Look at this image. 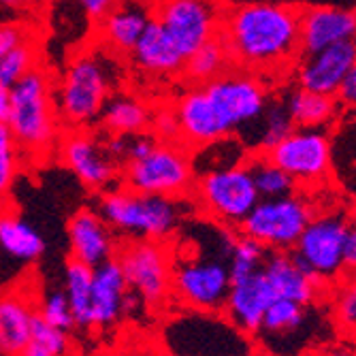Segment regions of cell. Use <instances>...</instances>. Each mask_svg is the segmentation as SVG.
Wrapping results in <instances>:
<instances>
[{"label":"cell","instance_id":"7bdbcfd3","mask_svg":"<svg viewBox=\"0 0 356 356\" xmlns=\"http://www.w3.org/2000/svg\"><path fill=\"white\" fill-rule=\"evenodd\" d=\"M335 99H337L339 107H346L348 111L356 113V67L348 73V77L341 83Z\"/></svg>","mask_w":356,"mask_h":356},{"label":"cell","instance_id":"60d3db41","mask_svg":"<svg viewBox=\"0 0 356 356\" xmlns=\"http://www.w3.org/2000/svg\"><path fill=\"white\" fill-rule=\"evenodd\" d=\"M346 277H356V213L348 218L343 239V280Z\"/></svg>","mask_w":356,"mask_h":356},{"label":"cell","instance_id":"4dcf8cb0","mask_svg":"<svg viewBox=\"0 0 356 356\" xmlns=\"http://www.w3.org/2000/svg\"><path fill=\"white\" fill-rule=\"evenodd\" d=\"M245 165L254 179L261 199H280L297 192V184L282 167H277L265 152H256L245 158Z\"/></svg>","mask_w":356,"mask_h":356},{"label":"cell","instance_id":"4fadbf2b","mask_svg":"<svg viewBox=\"0 0 356 356\" xmlns=\"http://www.w3.org/2000/svg\"><path fill=\"white\" fill-rule=\"evenodd\" d=\"M194 192L201 209L226 229H239L248 213L261 201L245 160L239 165L201 173Z\"/></svg>","mask_w":356,"mask_h":356},{"label":"cell","instance_id":"f35d334b","mask_svg":"<svg viewBox=\"0 0 356 356\" xmlns=\"http://www.w3.org/2000/svg\"><path fill=\"white\" fill-rule=\"evenodd\" d=\"M149 133L158 141H177L179 139V120L175 107H160L152 111Z\"/></svg>","mask_w":356,"mask_h":356},{"label":"cell","instance_id":"f1b7e54d","mask_svg":"<svg viewBox=\"0 0 356 356\" xmlns=\"http://www.w3.org/2000/svg\"><path fill=\"white\" fill-rule=\"evenodd\" d=\"M92 275L94 269L69 258L64 265V295L69 299L73 318H75V329L88 331L90 329V312H92Z\"/></svg>","mask_w":356,"mask_h":356},{"label":"cell","instance_id":"f6af8a7d","mask_svg":"<svg viewBox=\"0 0 356 356\" xmlns=\"http://www.w3.org/2000/svg\"><path fill=\"white\" fill-rule=\"evenodd\" d=\"M316 356H356V350L350 346H331L316 352Z\"/></svg>","mask_w":356,"mask_h":356},{"label":"cell","instance_id":"ba28073f","mask_svg":"<svg viewBox=\"0 0 356 356\" xmlns=\"http://www.w3.org/2000/svg\"><path fill=\"white\" fill-rule=\"evenodd\" d=\"M224 314L188 309L165 327V350L175 356H256L250 341Z\"/></svg>","mask_w":356,"mask_h":356},{"label":"cell","instance_id":"d590c367","mask_svg":"<svg viewBox=\"0 0 356 356\" xmlns=\"http://www.w3.org/2000/svg\"><path fill=\"white\" fill-rule=\"evenodd\" d=\"M37 307H39L37 314L47 322V325L58 327L62 331H69V333L75 331V318H73L69 299H67V295H64L62 288L47 290Z\"/></svg>","mask_w":356,"mask_h":356},{"label":"cell","instance_id":"6da1fadb","mask_svg":"<svg viewBox=\"0 0 356 356\" xmlns=\"http://www.w3.org/2000/svg\"><path fill=\"white\" fill-rule=\"evenodd\" d=\"M269 101V88L256 73L229 69L177 99L179 139L192 147H205L226 137H241L263 115Z\"/></svg>","mask_w":356,"mask_h":356},{"label":"cell","instance_id":"ffe728a7","mask_svg":"<svg viewBox=\"0 0 356 356\" xmlns=\"http://www.w3.org/2000/svg\"><path fill=\"white\" fill-rule=\"evenodd\" d=\"M346 41H356V11L329 5L301 9V54Z\"/></svg>","mask_w":356,"mask_h":356},{"label":"cell","instance_id":"7a4b0ae2","mask_svg":"<svg viewBox=\"0 0 356 356\" xmlns=\"http://www.w3.org/2000/svg\"><path fill=\"white\" fill-rule=\"evenodd\" d=\"M220 37L243 71H282L301 56V9L267 0L239 5L222 19Z\"/></svg>","mask_w":356,"mask_h":356},{"label":"cell","instance_id":"74e56055","mask_svg":"<svg viewBox=\"0 0 356 356\" xmlns=\"http://www.w3.org/2000/svg\"><path fill=\"white\" fill-rule=\"evenodd\" d=\"M19 158L22 154L17 149L13 135L9 133L7 124H0V201H5L17 177Z\"/></svg>","mask_w":356,"mask_h":356},{"label":"cell","instance_id":"44dd1931","mask_svg":"<svg viewBox=\"0 0 356 356\" xmlns=\"http://www.w3.org/2000/svg\"><path fill=\"white\" fill-rule=\"evenodd\" d=\"M152 19L154 7L145 0H120L99 22V37L103 47L118 56H131Z\"/></svg>","mask_w":356,"mask_h":356},{"label":"cell","instance_id":"ee69618b","mask_svg":"<svg viewBox=\"0 0 356 356\" xmlns=\"http://www.w3.org/2000/svg\"><path fill=\"white\" fill-rule=\"evenodd\" d=\"M13 107V92L9 86H0V124H7Z\"/></svg>","mask_w":356,"mask_h":356},{"label":"cell","instance_id":"8fae6325","mask_svg":"<svg viewBox=\"0 0 356 356\" xmlns=\"http://www.w3.org/2000/svg\"><path fill=\"white\" fill-rule=\"evenodd\" d=\"M122 179L128 190L181 199L194 184V160L175 141H158L147 156L124 165Z\"/></svg>","mask_w":356,"mask_h":356},{"label":"cell","instance_id":"cb8c5ba5","mask_svg":"<svg viewBox=\"0 0 356 356\" xmlns=\"http://www.w3.org/2000/svg\"><path fill=\"white\" fill-rule=\"evenodd\" d=\"M126 293H128V284L115 258L94 267L90 329L105 331L115 327V322L122 318V303Z\"/></svg>","mask_w":356,"mask_h":356},{"label":"cell","instance_id":"7dc6e473","mask_svg":"<svg viewBox=\"0 0 356 356\" xmlns=\"http://www.w3.org/2000/svg\"><path fill=\"white\" fill-rule=\"evenodd\" d=\"M149 356H175V354H173V352H169V350H165V348H163V350H156V352H152V354H149Z\"/></svg>","mask_w":356,"mask_h":356},{"label":"cell","instance_id":"30bf717a","mask_svg":"<svg viewBox=\"0 0 356 356\" xmlns=\"http://www.w3.org/2000/svg\"><path fill=\"white\" fill-rule=\"evenodd\" d=\"M314 213L309 199L299 192L280 199H261L241 222L239 233L269 252H293Z\"/></svg>","mask_w":356,"mask_h":356},{"label":"cell","instance_id":"603a6c76","mask_svg":"<svg viewBox=\"0 0 356 356\" xmlns=\"http://www.w3.org/2000/svg\"><path fill=\"white\" fill-rule=\"evenodd\" d=\"M131 60L141 73L156 79H167L181 73L186 64L184 54L156 19H152L145 28L139 43L131 51Z\"/></svg>","mask_w":356,"mask_h":356},{"label":"cell","instance_id":"f546056e","mask_svg":"<svg viewBox=\"0 0 356 356\" xmlns=\"http://www.w3.org/2000/svg\"><path fill=\"white\" fill-rule=\"evenodd\" d=\"M231 62V54L226 49L222 37H216L203 47H199L192 56H188L181 73L192 86H203L229 71Z\"/></svg>","mask_w":356,"mask_h":356},{"label":"cell","instance_id":"e0dca14e","mask_svg":"<svg viewBox=\"0 0 356 356\" xmlns=\"http://www.w3.org/2000/svg\"><path fill=\"white\" fill-rule=\"evenodd\" d=\"M356 67V41L331 45L314 54H301L295 67L299 88L337 96L348 73Z\"/></svg>","mask_w":356,"mask_h":356},{"label":"cell","instance_id":"7402d4cb","mask_svg":"<svg viewBox=\"0 0 356 356\" xmlns=\"http://www.w3.org/2000/svg\"><path fill=\"white\" fill-rule=\"evenodd\" d=\"M263 273L273 286L277 299L314 305L325 297V286L297 263L293 252H269Z\"/></svg>","mask_w":356,"mask_h":356},{"label":"cell","instance_id":"52a82bcc","mask_svg":"<svg viewBox=\"0 0 356 356\" xmlns=\"http://www.w3.org/2000/svg\"><path fill=\"white\" fill-rule=\"evenodd\" d=\"M329 327V314L320 303L301 305L275 299L252 339L263 356H305L312 346L325 341V329Z\"/></svg>","mask_w":356,"mask_h":356},{"label":"cell","instance_id":"c3c4849f","mask_svg":"<svg viewBox=\"0 0 356 356\" xmlns=\"http://www.w3.org/2000/svg\"><path fill=\"white\" fill-rule=\"evenodd\" d=\"M0 356H9V354H7V352H5L3 348H0Z\"/></svg>","mask_w":356,"mask_h":356},{"label":"cell","instance_id":"ac0fdd59","mask_svg":"<svg viewBox=\"0 0 356 356\" xmlns=\"http://www.w3.org/2000/svg\"><path fill=\"white\" fill-rule=\"evenodd\" d=\"M67 235H69L71 258L92 269L111 261L118 254L115 233L103 220L99 209L92 207L77 209L67 224Z\"/></svg>","mask_w":356,"mask_h":356},{"label":"cell","instance_id":"836d02e7","mask_svg":"<svg viewBox=\"0 0 356 356\" xmlns=\"http://www.w3.org/2000/svg\"><path fill=\"white\" fill-rule=\"evenodd\" d=\"M37 58H39V51L32 39L17 45L11 51H7L3 58H0V86L13 88L30 71L37 69Z\"/></svg>","mask_w":356,"mask_h":356},{"label":"cell","instance_id":"8d00e7d4","mask_svg":"<svg viewBox=\"0 0 356 356\" xmlns=\"http://www.w3.org/2000/svg\"><path fill=\"white\" fill-rule=\"evenodd\" d=\"M30 343H37L45 352L54 356H73V339L69 331H62L58 327H51L37 314L32 322V335Z\"/></svg>","mask_w":356,"mask_h":356},{"label":"cell","instance_id":"d6a6232c","mask_svg":"<svg viewBox=\"0 0 356 356\" xmlns=\"http://www.w3.org/2000/svg\"><path fill=\"white\" fill-rule=\"evenodd\" d=\"M269 250L263 248L261 243H256L254 239L248 237H237L231 254H229V269H231V280H241L248 277L256 271H261L265 261H267Z\"/></svg>","mask_w":356,"mask_h":356},{"label":"cell","instance_id":"2e32d148","mask_svg":"<svg viewBox=\"0 0 356 356\" xmlns=\"http://www.w3.org/2000/svg\"><path fill=\"white\" fill-rule=\"evenodd\" d=\"M58 152L67 169L90 190H109L118 179V163L105 143L88 128H69L58 141Z\"/></svg>","mask_w":356,"mask_h":356},{"label":"cell","instance_id":"7c38bea8","mask_svg":"<svg viewBox=\"0 0 356 356\" xmlns=\"http://www.w3.org/2000/svg\"><path fill=\"white\" fill-rule=\"evenodd\" d=\"M115 261L122 267L128 290L141 297L145 307H163L171 299L173 254L167 241L126 239L118 245Z\"/></svg>","mask_w":356,"mask_h":356},{"label":"cell","instance_id":"484cf974","mask_svg":"<svg viewBox=\"0 0 356 356\" xmlns=\"http://www.w3.org/2000/svg\"><path fill=\"white\" fill-rule=\"evenodd\" d=\"M0 252L19 265H32L45 254L43 235L15 211L0 213Z\"/></svg>","mask_w":356,"mask_h":356},{"label":"cell","instance_id":"d6986e66","mask_svg":"<svg viewBox=\"0 0 356 356\" xmlns=\"http://www.w3.org/2000/svg\"><path fill=\"white\" fill-rule=\"evenodd\" d=\"M275 299H277L275 290L261 269L248 277L235 280L231 284L229 299H226V305H224V316L229 318L241 333H245L248 337H254L258 329H261V322L269 305Z\"/></svg>","mask_w":356,"mask_h":356},{"label":"cell","instance_id":"4316f807","mask_svg":"<svg viewBox=\"0 0 356 356\" xmlns=\"http://www.w3.org/2000/svg\"><path fill=\"white\" fill-rule=\"evenodd\" d=\"M152 109L137 96L111 94L99 118L107 135H141L149 131Z\"/></svg>","mask_w":356,"mask_h":356},{"label":"cell","instance_id":"9c48e42d","mask_svg":"<svg viewBox=\"0 0 356 356\" xmlns=\"http://www.w3.org/2000/svg\"><path fill=\"white\" fill-rule=\"evenodd\" d=\"M350 213L333 207L316 211L293 248L297 263L322 286H337L343 280V239Z\"/></svg>","mask_w":356,"mask_h":356},{"label":"cell","instance_id":"277c9868","mask_svg":"<svg viewBox=\"0 0 356 356\" xmlns=\"http://www.w3.org/2000/svg\"><path fill=\"white\" fill-rule=\"evenodd\" d=\"M235 239L237 235L229 229L213 248L173 258L171 297L186 309L224 314L233 284L229 254Z\"/></svg>","mask_w":356,"mask_h":356},{"label":"cell","instance_id":"b9f144b4","mask_svg":"<svg viewBox=\"0 0 356 356\" xmlns=\"http://www.w3.org/2000/svg\"><path fill=\"white\" fill-rule=\"evenodd\" d=\"M75 3L88 19L101 22L120 3V0H75Z\"/></svg>","mask_w":356,"mask_h":356},{"label":"cell","instance_id":"e575fe53","mask_svg":"<svg viewBox=\"0 0 356 356\" xmlns=\"http://www.w3.org/2000/svg\"><path fill=\"white\" fill-rule=\"evenodd\" d=\"M331 316L343 335L356 339V277H346L337 284Z\"/></svg>","mask_w":356,"mask_h":356},{"label":"cell","instance_id":"5b68a950","mask_svg":"<svg viewBox=\"0 0 356 356\" xmlns=\"http://www.w3.org/2000/svg\"><path fill=\"white\" fill-rule=\"evenodd\" d=\"M13 107L7 128L22 156L30 160L45 158L60 135V118L54 101V83L45 69L37 67L13 88Z\"/></svg>","mask_w":356,"mask_h":356},{"label":"cell","instance_id":"3957f363","mask_svg":"<svg viewBox=\"0 0 356 356\" xmlns=\"http://www.w3.org/2000/svg\"><path fill=\"white\" fill-rule=\"evenodd\" d=\"M115 67L105 49L77 51L54 86V101L60 124L90 128L99 122L105 103L113 94Z\"/></svg>","mask_w":356,"mask_h":356},{"label":"cell","instance_id":"83f0119b","mask_svg":"<svg viewBox=\"0 0 356 356\" xmlns=\"http://www.w3.org/2000/svg\"><path fill=\"white\" fill-rule=\"evenodd\" d=\"M282 101L297 128H327L339 111L335 96L312 92L299 86L288 90Z\"/></svg>","mask_w":356,"mask_h":356},{"label":"cell","instance_id":"9a60e30c","mask_svg":"<svg viewBox=\"0 0 356 356\" xmlns=\"http://www.w3.org/2000/svg\"><path fill=\"white\" fill-rule=\"evenodd\" d=\"M154 19L188 60L199 47L220 37L224 17L218 0H158Z\"/></svg>","mask_w":356,"mask_h":356},{"label":"cell","instance_id":"5bb4252c","mask_svg":"<svg viewBox=\"0 0 356 356\" xmlns=\"http://www.w3.org/2000/svg\"><path fill=\"white\" fill-rule=\"evenodd\" d=\"M265 154L293 177L297 186L318 188L333 171V143L325 128H295Z\"/></svg>","mask_w":356,"mask_h":356},{"label":"cell","instance_id":"bcb514c9","mask_svg":"<svg viewBox=\"0 0 356 356\" xmlns=\"http://www.w3.org/2000/svg\"><path fill=\"white\" fill-rule=\"evenodd\" d=\"M28 3H30V0H0V5H5L9 9H22Z\"/></svg>","mask_w":356,"mask_h":356},{"label":"cell","instance_id":"1f68e13d","mask_svg":"<svg viewBox=\"0 0 356 356\" xmlns=\"http://www.w3.org/2000/svg\"><path fill=\"white\" fill-rule=\"evenodd\" d=\"M295 128L297 126H295L293 118H290L284 101L275 99V101H269V105L263 111V115L258 118V122L250 128V131H245L243 135H254L256 152H269L282 139H286L290 133H293Z\"/></svg>","mask_w":356,"mask_h":356},{"label":"cell","instance_id":"d4e9b609","mask_svg":"<svg viewBox=\"0 0 356 356\" xmlns=\"http://www.w3.org/2000/svg\"><path fill=\"white\" fill-rule=\"evenodd\" d=\"M35 316L37 301L24 290L0 295V348L9 356H22L28 348Z\"/></svg>","mask_w":356,"mask_h":356},{"label":"cell","instance_id":"8992f818","mask_svg":"<svg viewBox=\"0 0 356 356\" xmlns=\"http://www.w3.org/2000/svg\"><path fill=\"white\" fill-rule=\"evenodd\" d=\"M184 197H158L135 190L113 188L103 192L99 213L111 226L113 233L128 239H171L186 220Z\"/></svg>","mask_w":356,"mask_h":356},{"label":"cell","instance_id":"ab89813d","mask_svg":"<svg viewBox=\"0 0 356 356\" xmlns=\"http://www.w3.org/2000/svg\"><path fill=\"white\" fill-rule=\"evenodd\" d=\"M30 37V30L24 24H0V58L7 51L15 49L17 45L26 43Z\"/></svg>","mask_w":356,"mask_h":356}]
</instances>
